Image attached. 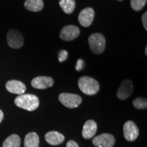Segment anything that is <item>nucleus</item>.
<instances>
[{
  "label": "nucleus",
  "mask_w": 147,
  "mask_h": 147,
  "mask_svg": "<svg viewBox=\"0 0 147 147\" xmlns=\"http://www.w3.org/2000/svg\"><path fill=\"white\" fill-rule=\"evenodd\" d=\"M16 106L28 111H34L38 108L40 101L36 95L33 94H22L16 97Z\"/></svg>",
  "instance_id": "nucleus-1"
},
{
  "label": "nucleus",
  "mask_w": 147,
  "mask_h": 147,
  "mask_svg": "<svg viewBox=\"0 0 147 147\" xmlns=\"http://www.w3.org/2000/svg\"><path fill=\"white\" fill-rule=\"evenodd\" d=\"M79 89L87 95L96 94L100 90V84L94 78L89 76H82L78 81Z\"/></svg>",
  "instance_id": "nucleus-2"
},
{
  "label": "nucleus",
  "mask_w": 147,
  "mask_h": 147,
  "mask_svg": "<svg viewBox=\"0 0 147 147\" xmlns=\"http://www.w3.org/2000/svg\"><path fill=\"white\" fill-rule=\"evenodd\" d=\"M89 48L95 55H100L104 53L106 47V39L102 34L96 33L89 36Z\"/></svg>",
  "instance_id": "nucleus-3"
},
{
  "label": "nucleus",
  "mask_w": 147,
  "mask_h": 147,
  "mask_svg": "<svg viewBox=\"0 0 147 147\" xmlns=\"http://www.w3.org/2000/svg\"><path fill=\"white\" fill-rule=\"evenodd\" d=\"M59 100L63 106L69 108L78 107L82 102V98L80 95L68 93H61Z\"/></svg>",
  "instance_id": "nucleus-4"
},
{
  "label": "nucleus",
  "mask_w": 147,
  "mask_h": 147,
  "mask_svg": "<svg viewBox=\"0 0 147 147\" xmlns=\"http://www.w3.org/2000/svg\"><path fill=\"white\" fill-rule=\"evenodd\" d=\"M7 42L10 48L18 49L23 46L24 38L18 30L10 29L7 34Z\"/></svg>",
  "instance_id": "nucleus-5"
},
{
  "label": "nucleus",
  "mask_w": 147,
  "mask_h": 147,
  "mask_svg": "<svg viewBox=\"0 0 147 147\" xmlns=\"http://www.w3.org/2000/svg\"><path fill=\"white\" fill-rule=\"evenodd\" d=\"M80 29L75 25H67L63 27L60 32L61 39L65 42H70L78 38L80 35Z\"/></svg>",
  "instance_id": "nucleus-6"
},
{
  "label": "nucleus",
  "mask_w": 147,
  "mask_h": 147,
  "mask_svg": "<svg viewBox=\"0 0 147 147\" xmlns=\"http://www.w3.org/2000/svg\"><path fill=\"white\" fill-rule=\"evenodd\" d=\"M134 92V85L130 80L126 79L121 82L120 87L117 91V95L119 99L124 100L132 95Z\"/></svg>",
  "instance_id": "nucleus-7"
},
{
  "label": "nucleus",
  "mask_w": 147,
  "mask_h": 147,
  "mask_svg": "<svg viewBox=\"0 0 147 147\" xmlns=\"http://www.w3.org/2000/svg\"><path fill=\"white\" fill-rule=\"evenodd\" d=\"M93 144L97 147H113L115 139L112 134H102L93 138Z\"/></svg>",
  "instance_id": "nucleus-8"
},
{
  "label": "nucleus",
  "mask_w": 147,
  "mask_h": 147,
  "mask_svg": "<svg viewBox=\"0 0 147 147\" xmlns=\"http://www.w3.org/2000/svg\"><path fill=\"white\" fill-rule=\"evenodd\" d=\"M123 135L127 141H134L139 135V129L133 121H127L123 126Z\"/></svg>",
  "instance_id": "nucleus-9"
},
{
  "label": "nucleus",
  "mask_w": 147,
  "mask_h": 147,
  "mask_svg": "<svg viewBox=\"0 0 147 147\" xmlns=\"http://www.w3.org/2000/svg\"><path fill=\"white\" fill-rule=\"evenodd\" d=\"M94 16L95 12L93 8H84L79 14L78 21L82 27H88L93 23Z\"/></svg>",
  "instance_id": "nucleus-10"
},
{
  "label": "nucleus",
  "mask_w": 147,
  "mask_h": 147,
  "mask_svg": "<svg viewBox=\"0 0 147 147\" xmlns=\"http://www.w3.org/2000/svg\"><path fill=\"white\" fill-rule=\"evenodd\" d=\"M54 84V80L49 76H38L32 80V86L37 89H45L51 87Z\"/></svg>",
  "instance_id": "nucleus-11"
},
{
  "label": "nucleus",
  "mask_w": 147,
  "mask_h": 147,
  "mask_svg": "<svg viewBox=\"0 0 147 147\" xmlns=\"http://www.w3.org/2000/svg\"><path fill=\"white\" fill-rule=\"evenodd\" d=\"M5 88L11 93L22 95L26 91V86L21 81L16 80H9L5 84Z\"/></svg>",
  "instance_id": "nucleus-12"
},
{
  "label": "nucleus",
  "mask_w": 147,
  "mask_h": 147,
  "mask_svg": "<svg viewBox=\"0 0 147 147\" xmlns=\"http://www.w3.org/2000/svg\"><path fill=\"white\" fill-rule=\"evenodd\" d=\"M97 123L93 120H89L85 123L82 129V135L84 139H90L93 137L97 131Z\"/></svg>",
  "instance_id": "nucleus-13"
},
{
  "label": "nucleus",
  "mask_w": 147,
  "mask_h": 147,
  "mask_svg": "<svg viewBox=\"0 0 147 147\" xmlns=\"http://www.w3.org/2000/svg\"><path fill=\"white\" fill-rule=\"evenodd\" d=\"M45 140L49 144L56 146V145L61 144L65 140V137L63 134L59 132L51 131L46 134Z\"/></svg>",
  "instance_id": "nucleus-14"
},
{
  "label": "nucleus",
  "mask_w": 147,
  "mask_h": 147,
  "mask_svg": "<svg viewBox=\"0 0 147 147\" xmlns=\"http://www.w3.org/2000/svg\"><path fill=\"white\" fill-rule=\"evenodd\" d=\"M24 6L27 10L31 12H40L44 7V2L42 0H26Z\"/></svg>",
  "instance_id": "nucleus-15"
},
{
  "label": "nucleus",
  "mask_w": 147,
  "mask_h": 147,
  "mask_svg": "<svg viewBox=\"0 0 147 147\" xmlns=\"http://www.w3.org/2000/svg\"><path fill=\"white\" fill-rule=\"evenodd\" d=\"M39 136L35 132L27 134L24 140V147H39Z\"/></svg>",
  "instance_id": "nucleus-16"
},
{
  "label": "nucleus",
  "mask_w": 147,
  "mask_h": 147,
  "mask_svg": "<svg viewBox=\"0 0 147 147\" xmlns=\"http://www.w3.org/2000/svg\"><path fill=\"white\" fill-rule=\"evenodd\" d=\"M59 3L62 10L67 14L72 13L76 8L75 0H59Z\"/></svg>",
  "instance_id": "nucleus-17"
},
{
  "label": "nucleus",
  "mask_w": 147,
  "mask_h": 147,
  "mask_svg": "<svg viewBox=\"0 0 147 147\" xmlns=\"http://www.w3.org/2000/svg\"><path fill=\"white\" fill-rule=\"evenodd\" d=\"M21 138L16 134H12L7 138L3 143V147H20Z\"/></svg>",
  "instance_id": "nucleus-18"
},
{
  "label": "nucleus",
  "mask_w": 147,
  "mask_h": 147,
  "mask_svg": "<svg viewBox=\"0 0 147 147\" xmlns=\"http://www.w3.org/2000/svg\"><path fill=\"white\" fill-rule=\"evenodd\" d=\"M133 106L136 109H146L147 106L146 99L144 97H138L133 100Z\"/></svg>",
  "instance_id": "nucleus-19"
},
{
  "label": "nucleus",
  "mask_w": 147,
  "mask_h": 147,
  "mask_svg": "<svg viewBox=\"0 0 147 147\" xmlns=\"http://www.w3.org/2000/svg\"><path fill=\"white\" fill-rule=\"evenodd\" d=\"M147 0H131L130 4L131 8L135 11H140L144 8Z\"/></svg>",
  "instance_id": "nucleus-20"
},
{
  "label": "nucleus",
  "mask_w": 147,
  "mask_h": 147,
  "mask_svg": "<svg viewBox=\"0 0 147 147\" xmlns=\"http://www.w3.org/2000/svg\"><path fill=\"white\" fill-rule=\"evenodd\" d=\"M59 62H63L67 59V57H68V53L65 50L61 51L59 53Z\"/></svg>",
  "instance_id": "nucleus-21"
},
{
  "label": "nucleus",
  "mask_w": 147,
  "mask_h": 147,
  "mask_svg": "<svg viewBox=\"0 0 147 147\" xmlns=\"http://www.w3.org/2000/svg\"><path fill=\"white\" fill-rule=\"evenodd\" d=\"M84 66V61L81 59H78L77 61V63H76V69L77 71H80L83 68Z\"/></svg>",
  "instance_id": "nucleus-22"
},
{
  "label": "nucleus",
  "mask_w": 147,
  "mask_h": 147,
  "mask_svg": "<svg viewBox=\"0 0 147 147\" xmlns=\"http://www.w3.org/2000/svg\"><path fill=\"white\" fill-rule=\"evenodd\" d=\"M147 12H145L142 16V22L144 28L147 30Z\"/></svg>",
  "instance_id": "nucleus-23"
},
{
  "label": "nucleus",
  "mask_w": 147,
  "mask_h": 147,
  "mask_svg": "<svg viewBox=\"0 0 147 147\" xmlns=\"http://www.w3.org/2000/svg\"><path fill=\"white\" fill-rule=\"evenodd\" d=\"M66 147H79L77 143L75 141L73 140H69L67 142V145Z\"/></svg>",
  "instance_id": "nucleus-24"
},
{
  "label": "nucleus",
  "mask_w": 147,
  "mask_h": 147,
  "mask_svg": "<svg viewBox=\"0 0 147 147\" xmlns=\"http://www.w3.org/2000/svg\"><path fill=\"white\" fill-rule=\"evenodd\" d=\"M3 113L2 110H0V123H1V121H3Z\"/></svg>",
  "instance_id": "nucleus-25"
},
{
  "label": "nucleus",
  "mask_w": 147,
  "mask_h": 147,
  "mask_svg": "<svg viewBox=\"0 0 147 147\" xmlns=\"http://www.w3.org/2000/svg\"><path fill=\"white\" fill-rule=\"evenodd\" d=\"M147 47H146V48H145V55H147Z\"/></svg>",
  "instance_id": "nucleus-26"
},
{
  "label": "nucleus",
  "mask_w": 147,
  "mask_h": 147,
  "mask_svg": "<svg viewBox=\"0 0 147 147\" xmlns=\"http://www.w3.org/2000/svg\"><path fill=\"white\" fill-rule=\"evenodd\" d=\"M118 1H123V0H118Z\"/></svg>",
  "instance_id": "nucleus-27"
}]
</instances>
